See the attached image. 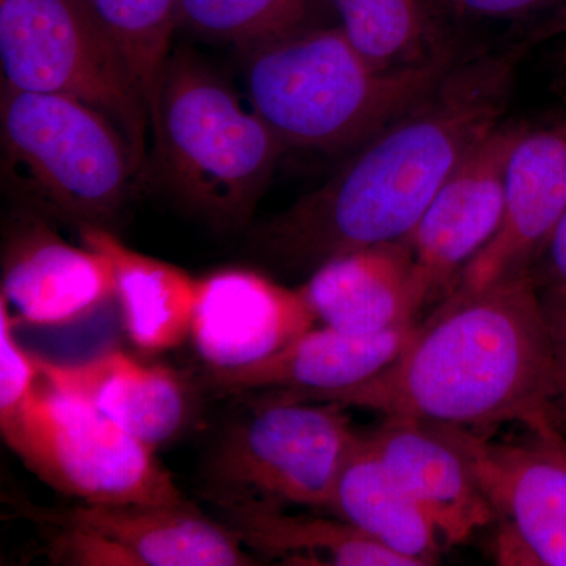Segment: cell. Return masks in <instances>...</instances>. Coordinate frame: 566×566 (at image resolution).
<instances>
[{"mask_svg": "<svg viewBox=\"0 0 566 566\" xmlns=\"http://www.w3.org/2000/svg\"><path fill=\"white\" fill-rule=\"evenodd\" d=\"M527 40L463 55L315 191L264 222L253 244L292 273L403 240L447 178L501 125Z\"/></svg>", "mask_w": 566, "mask_h": 566, "instance_id": "obj_1", "label": "cell"}, {"mask_svg": "<svg viewBox=\"0 0 566 566\" xmlns=\"http://www.w3.org/2000/svg\"><path fill=\"white\" fill-rule=\"evenodd\" d=\"M263 397L326 401L483 434L504 423L560 430L553 340L531 271L453 290L401 353L359 385Z\"/></svg>", "mask_w": 566, "mask_h": 566, "instance_id": "obj_2", "label": "cell"}, {"mask_svg": "<svg viewBox=\"0 0 566 566\" xmlns=\"http://www.w3.org/2000/svg\"><path fill=\"white\" fill-rule=\"evenodd\" d=\"M244 52L248 103L286 148L345 151L423 98L463 57L449 46L430 61L382 69L340 25L308 28Z\"/></svg>", "mask_w": 566, "mask_h": 566, "instance_id": "obj_3", "label": "cell"}, {"mask_svg": "<svg viewBox=\"0 0 566 566\" xmlns=\"http://www.w3.org/2000/svg\"><path fill=\"white\" fill-rule=\"evenodd\" d=\"M159 177L186 208L243 226L289 150L229 82L189 51L164 65L150 112Z\"/></svg>", "mask_w": 566, "mask_h": 566, "instance_id": "obj_4", "label": "cell"}, {"mask_svg": "<svg viewBox=\"0 0 566 566\" xmlns=\"http://www.w3.org/2000/svg\"><path fill=\"white\" fill-rule=\"evenodd\" d=\"M0 122L9 163L40 202L77 227L107 229L140 167L120 129L77 99L3 84Z\"/></svg>", "mask_w": 566, "mask_h": 566, "instance_id": "obj_5", "label": "cell"}, {"mask_svg": "<svg viewBox=\"0 0 566 566\" xmlns=\"http://www.w3.org/2000/svg\"><path fill=\"white\" fill-rule=\"evenodd\" d=\"M208 458L205 491L219 509L259 504L327 509L359 433L344 406L252 395Z\"/></svg>", "mask_w": 566, "mask_h": 566, "instance_id": "obj_6", "label": "cell"}, {"mask_svg": "<svg viewBox=\"0 0 566 566\" xmlns=\"http://www.w3.org/2000/svg\"><path fill=\"white\" fill-rule=\"evenodd\" d=\"M0 431L32 474L82 504L186 502L155 450L41 378Z\"/></svg>", "mask_w": 566, "mask_h": 566, "instance_id": "obj_7", "label": "cell"}, {"mask_svg": "<svg viewBox=\"0 0 566 566\" xmlns=\"http://www.w3.org/2000/svg\"><path fill=\"white\" fill-rule=\"evenodd\" d=\"M2 84L69 96L102 112L142 163L147 103L85 0H0Z\"/></svg>", "mask_w": 566, "mask_h": 566, "instance_id": "obj_8", "label": "cell"}, {"mask_svg": "<svg viewBox=\"0 0 566 566\" xmlns=\"http://www.w3.org/2000/svg\"><path fill=\"white\" fill-rule=\"evenodd\" d=\"M526 123L502 122L465 156L403 238L424 304L441 303L497 233L505 212L506 169Z\"/></svg>", "mask_w": 566, "mask_h": 566, "instance_id": "obj_9", "label": "cell"}, {"mask_svg": "<svg viewBox=\"0 0 566 566\" xmlns=\"http://www.w3.org/2000/svg\"><path fill=\"white\" fill-rule=\"evenodd\" d=\"M449 428L463 447L501 523L497 558L504 565L566 566V463L534 434L494 442Z\"/></svg>", "mask_w": 566, "mask_h": 566, "instance_id": "obj_10", "label": "cell"}, {"mask_svg": "<svg viewBox=\"0 0 566 566\" xmlns=\"http://www.w3.org/2000/svg\"><path fill=\"white\" fill-rule=\"evenodd\" d=\"M315 322L300 289L256 271L227 268L197 281L191 338L208 371L259 363Z\"/></svg>", "mask_w": 566, "mask_h": 566, "instance_id": "obj_11", "label": "cell"}, {"mask_svg": "<svg viewBox=\"0 0 566 566\" xmlns=\"http://www.w3.org/2000/svg\"><path fill=\"white\" fill-rule=\"evenodd\" d=\"M565 212L566 120L543 128L526 126L510 156L501 227L453 290H479L505 275L531 271Z\"/></svg>", "mask_w": 566, "mask_h": 566, "instance_id": "obj_12", "label": "cell"}, {"mask_svg": "<svg viewBox=\"0 0 566 566\" xmlns=\"http://www.w3.org/2000/svg\"><path fill=\"white\" fill-rule=\"evenodd\" d=\"M22 322L62 326L115 297V274L102 252L66 243L39 219H21L6 234L2 294Z\"/></svg>", "mask_w": 566, "mask_h": 566, "instance_id": "obj_13", "label": "cell"}, {"mask_svg": "<svg viewBox=\"0 0 566 566\" xmlns=\"http://www.w3.org/2000/svg\"><path fill=\"white\" fill-rule=\"evenodd\" d=\"M364 438L423 510L442 546L463 545L494 523L493 506L449 428L386 417Z\"/></svg>", "mask_w": 566, "mask_h": 566, "instance_id": "obj_14", "label": "cell"}, {"mask_svg": "<svg viewBox=\"0 0 566 566\" xmlns=\"http://www.w3.org/2000/svg\"><path fill=\"white\" fill-rule=\"evenodd\" d=\"M36 363L43 381L87 401L155 452L174 441L191 417L188 386L164 365H147L117 349L82 363L55 364L40 357Z\"/></svg>", "mask_w": 566, "mask_h": 566, "instance_id": "obj_15", "label": "cell"}, {"mask_svg": "<svg viewBox=\"0 0 566 566\" xmlns=\"http://www.w3.org/2000/svg\"><path fill=\"white\" fill-rule=\"evenodd\" d=\"M417 323L419 319L371 335L312 327L259 363L237 370L208 371L207 382L223 395H297L344 389L359 385L392 363L415 334Z\"/></svg>", "mask_w": 566, "mask_h": 566, "instance_id": "obj_16", "label": "cell"}, {"mask_svg": "<svg viewBox=\"0 0 566 566\" xmlns=\"http://www.w3.org/2000/svg\"><path fill=\"white\" fill-rule=\"evenodd\" d=\"M300 292L316 322L354 335L416 322L427 305L403 240L335 256L308 274Z\"/></svg>", "mask_w": 566, "mask_h": 566, "instance_id": "obj_17", "label": "cell"}, {"mask_svg": "<svg viewBox=\"0 0 566 566\" xmlns=\"http://www.w3.org/2000/svg\"><path fill=\"white\" fill-rule=\"evenodd\" d=\"M63 524L87 528L111 539L134 566H245L255 557L226 523L212 521L189 504H81Z\"/></svg>", "mask_w": 566, "mask_h": 566, "instance_id": "obj_18", "label": "cell"}, {"mask_svg": "<svg viewBox=\"0 0 566 566\" xmlns=\"http://www.w3.org/2000/svg\"><path fill=\"white\" fill-rule=\"evenodd\" d=\"M82 243L111 260L115 297L134 346L163 353L191 337L197 281L181 268L123 244L109 229L80 227Z\"/></svg>", "mask_w": 566, "mask_h": 566, "instance_id": "obj_19", "label": "cell"}, {"mask_svg": "<svg viewBox=\"0 0 566 566\" xmlns=\"http://www.w3.org/2000/svg\"><path fill=\"white\" fill-rule=\"evenodd\" d=\"M411 566L438 564L442 543L412 495L379 460L364 434L345 461L327 506Z\"/></svg>", "mask_w": 566, "mask_h": 566, "instance_id": "obj_20", "label": "cell"}, {"mask_svg": "<svg viewBox=\"0 0 566 566\" xmlns=\"http://www.w3.org/2000/svg\"><path fill=\"white\" fill-rule=\"evenodd\" d=\"M243 545L286 565L411 566L352 524L290 515L283 506L244 504L219 509Z\"/></svg>", "mask_w": 566, "mask_h": 566, "instance_id": "obj_21", "label": "cell"}, {"mask_svg": "<svg viewBox=\"0 0 566 566\" xmlns=\"http://www.w3.org/2000/svg\"><path fill=\"white\" fill-rule=\"evenodd\" d=\"M327 2L354 46L382 69L417 65L452 46L436 22V0Z\"/></svg>", "mask_w": 566, "mask_h": 566, "instance_id": "obj_22", "label": "cell"}, {"mask_svg": "<svg viewBox=\"0 0 566 566\" xmlns=\"http://www.w3.org/2000/svg\"><path fill=\"white\" fill-rule=\"evenodd\" d=\"M318 0H178V25L251 50L314 28Z\"/></svg>", "mask_w": 566, "mask_h": 566, "instance_id": "obj_23", "label": "cell"}, {"mask_svg": "<svg viewBox=\"0 0 566 566\" xmlns=\"http://www.w3.org/2000/svg\"><path fill=\"white\" fill-rule=\"evenodd\" d=\"M85 2L120 50L150 114L159 77L170 55V39L178 28V0Z\"/></svg>", "mask_w": 566, "mask_h": 566, "instance_id": "obj_24", "label": "cell"}, {"mask_svg": "<svg viewBox=\"0 0 566 566\" xmlns=\"http://www.w3.org/2000/svg\"><path fill=\"white\" fill-rule=\"evenodd\" d=\"M39 378L36 357L14 338L10 305L0 296V423L17 415Z\"/></svg>", "mask_w": 566, "mask_h": 566, "instance_id": "obj_25", "label": "cell"}, {"mask_svg": "<svg viewBox=\"0 0 566 566\" xmlns=\"http://www.w3.org/2000/svg\"><path fill=\"white\" fill-rule=\"evenodd\" d=\"M51 558L55 564L82 566H134L128 554L96 532L63 524V531L52 539Z\"/></svg>", "mask_w": 566, "mask_h": 566, "instance_id": "obj_26", "label": "cell"}, {"mask_svg": "<svg viewBox=\"0 0 566 566\" xmlns=\"http://www.w3.org/2000/svg\"><path fill=\"white\" fill-rule=\"evenodd\" d=\"M542 296L566 297V212L531 270Z\"/></svg>", "mask_w": 566, "mask_h": 566, "instance_id": "obj_27", "label": "cell"}, {"mask_svg": "<svg viewBox=\"0 0 566 566\" xmlns=\"http://www.w3.org/2000/svg\"><path fill=\"white\" fill-rule=\"evenodd\" d=\"M444 2L475 17L494 18V20L509 18L510 20V18L526 17L547 7H556L562 0H444Z\"/></svg>", "mask_w": 566, "mask_h": 566, "instance_id": "obj_28", "label": "cell"}, {"mask_svg": "<svg viewBox=\"0 0 566 566\" xmlns=\"http://www.w3.org/2000/svg\"><path fill=\"white\" fill-rule=\"evenodd\" d=\"M542 300L556 360L558 400L566 397V297L542 296Z\"/></svg>", "mask_w": 566, "mask_h": 566, "instance_id": "obj_29", "label": "cell"}, {"mask_svg": "<svg viewBox=\"0 0 566 566\" xmlns=\"http://www.w3.org/2000/svg\"><path fill=\"white\" fill-rule=\"evenodd\" d=\"M564 33H566V0H562L560 3L553 7L549 18L535 28L527 41L534 44L536 41L553 39V36L564 35Z\"/></svg>", "mask_w": 566, "mask_h": 566, "instance_id": "obj_30", "label": "cell"}, {"mask_svg": "<svg viewBox=\"0 0 566 566\" xmlns=\"http://www.w3.org/2000/svg\"><path fill=\"white\" fill-rule=\"evenodd\" d=\"M534 434L542 444H545L551 452L556 453V455L566 463V439L565 436L562 434L560 430L547 431V433L542 434Z\"/></svg>", "mask_w": 566, "mask_h": 566, "instance_id": "obj_31", "label": "cell"}, {"mask_svg": "<svg viewBox=\"0 0 566 566\" xmlns=\"http://www.w3.org/2000/svg\"><path fill=\"white\" fill-rule=\"evenodd\" d=\"M556 411L558 417V422H560L562 428L566 427V397L558 398L556 401Z\"/></svg>", "mask_w": 566, "mask_h": 566, "instance_id": "obj_32", "label": "cell"}, {"mask_svg": "<svg viewBox=\"0 0 566 566\" xmlns=\"http://www.w3.org/2000/svg\"><path fill=\"white\" fill-rule=\"evenodd\" d=\"M560 54H562V66H564V71L566 74V48L564 51L560 52Z\"/></svg>", "mask_w": 566, "mask_h": 566, "instance_id": "obj_33", "label": "cell"}]
</instances>
